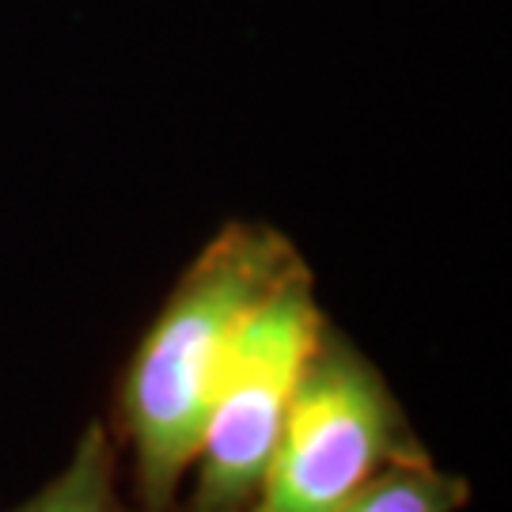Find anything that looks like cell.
<instances>
[{
	"label": "cell",
	"mask_w": 512,
	"mask_h": 512,
	"mask_svg": "<svg viewBox=\"0 0 512 512\" xmlns=\"http://www.w3.org/2000/svg\"><path fill=\"white\" fill-rule=\"evenodd\" d=\"M296 262L300 251L274 224L228 220L167 293L122 372L110 425L133 512L179 509L239 338Z\"/></svg>",
	"instance_id": "1"
},
{
	"label": "cell",
	"mask_w": 512,
	"mask_h": 512,
	"mask_svg": "<svg viewBox=\"0 0 512 512\" xmlns=\"http://www.w3.org/2000/svg\"><path fill=\"white\" fill-rule=\"evenodd\" d=\"M425 456L384 372L327 319L247 512H330L380 471Z\"/></svg>",
	"instance_id": "2"
},
{
	"label": "cell",
	"mask_w": 512,
	"mask_h": 512,
	"mask_svg": "<svg viewBox=\"0 0 512 512\" xmlns=\"http://www.w3.org/2000/svg\"><path fill=\"white\" fill-rule=\"evenodd\" d=\"M327 315L315 300V274L300 258L239 338L232 372L205 421L198 452L190 459V486L175 512H247L281 433L304 368Z\"/></svg>",
	"instance_id": "3"
},
{
	"label": "cell",
	"mask_w": 512,
	"mask_h": 512,
	"mask_svg": "<svg viewBox=\"0 0 512 512\" xmlns=\"http://www.w3.org/2000/svg\"><path fill=\"white\" fill-rule=\"evenodd\" d=\"M12 512H133L122 494V452L107 421H88L65 467Z\"/></svg>",
	"instance_id": "4"
},
{
	"label": "cell",
	"mask_w": 512,
	"mask_h": 512,
	"mask_svg": "<svg viewBox=\"0 0 512 512\" xmlns=\"http://www.w3.org/2000/svg\"><path fill=\"white\" fill-rule=\"evenodd\" d=\"M471 501V482L440 471L433 456L395 463L365 482L330 512H459Z\"/></svg>",
	"instance_id": "5"
}]
</instances>
